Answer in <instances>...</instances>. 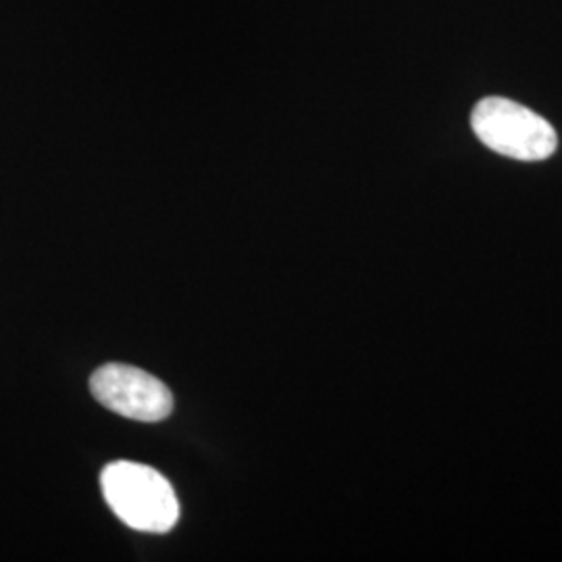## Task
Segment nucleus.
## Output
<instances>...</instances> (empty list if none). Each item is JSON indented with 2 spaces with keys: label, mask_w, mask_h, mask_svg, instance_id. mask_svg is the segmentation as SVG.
<instances>
[{
  "label": "nucleus",
  "mask_w": 562,
  "mask_h": 562,
  "mask_svg": "<svg viewBox=\"0 0 562 562\" xmlns=\"http://www.w3.org/2000/svg\"><path fill=\"white\" fill-rule=\"evenodd\" d=\"M90 390L104 408L134 422H162L173 411L169 387L132 364L109 362L97 369Z\"/></svg>",
  "instance_id": "nucleus-3"
},
{
  "label": "nucleus",
  "mask_w": 562,
  "mask_h": 562,
  "mask_svg": "<svg viewBox=\"0 0 562 562\" xmlns=\"http://www.w3.org/2000/svg\"><path fill=\"white\" fill-rule=\"evenodd\" d=\"M471 127L490 150L515 161H546L559 146L550 121L503 97L477 102L471 113Z\"/></svg>",
  "instance_id": "nucleus-2"
},
{
  "label": "nucleus",
  "mask_w": 562,
  "mask_h": 562,
  "mask_svg": "<svg viewBox=\"0 0 562 562\" xmlns=\"http://www.w3.org/2000/svg\"><path fill=\"white\" fill-rule=\"evenodd\" d=\"M104 501L132 529L165 533L180 519V504L171 483L140 462L117 461L101 475Z\"/></svg>",
  "instance_id": "nucleus-1"
}]
</instances>
